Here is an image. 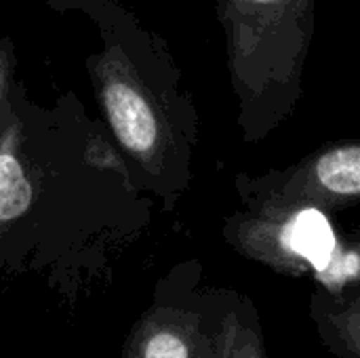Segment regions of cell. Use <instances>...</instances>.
I'll use <instances>...</instances> for the list:
<instances>
[{"instance_id": "obj_1", "label": "cell", "mask_w": 360, "mask_h": 358, "mask_svg": "<svg viewBox=\"0 0 360 358\" xmlns=\"http://www.w3.org/2000/svg\"><path fill=\"white\" fill-rule=\"evenodd\" d=\"M217 17L243 139L264 141L300 106L316 0H219Z\"/></svg>"}, {"instance_id": "obj_2", "label": "cell", "mask_w": 360, "mask_h": 358, "mask_svg": "<svg viewBox=\"0 0 360 358\" xmlns=\"http://www.w3.org/2000/svg\"><path fill=\"white\" fill-rule=\"evenodd\" d=\"M101 108L120 146L171 190H184L190 177L192 124L169 120L120 51L110 49L95 68Z\"/></svg>"}, {"instance_id": "obj_3", "label": "cell", "mask_w": 360, "mask_h": 358, "mask_svg": "<svg viewBox=\"0 0 360 358\" xmlns=\"http://www.w3.org/2000/svg\"><path fill=\"white\" fill-rule=\"evenodd\" d=\"M243 205L226 219L224 236L240 255L276 272L314 279L340 247L331 211L319 205L276 198H249Z\"/></svg>"}, {"instance_id": "obj_4", "label": "cell", "mask_w": 360, "mask_h": 358, "mask_svg": "<svg viewBox=\"0 0 360 358\" xmlns=\"http://www.w3.org/2000/svg\"><path fill=\"white\" fill-rule=\"evenodd\" d=\"M219 295H200L188 276H171L156 289L152 306L131 327L120 358H217L226 308Z\"/></svg>"}, {"instance_id": "obj_5", "label": "cell", "mask_w": 360, "mask_h": 358, "mask_svg": "<svg viewBox=\"0 0 360 358\" xmlns=\"http://www.w3.org/2000/svg\"><path fill=\"white\" fill-rule=\"evenodd\" d=\"M236 192L243 200L276 198L342 211L360 205V137L331 141L297 162L264 175L240 173Z\"/></svg>"}, {"instance_id": "obj_6", "label": "cell", "mask_w": 360, "mask_h": 358, "mask_svg": "<svg viewBox=\"0 0 360 358\" xmlns=\"http://www.w3.org/2000/svg\"><path fill=\"white\" fill-rule=\"evenodd\" d=\"M312 312L329 346L350 358H360V289L342 293L319 291Z\"/></svg>"}, {"instance_id": "obj_7", "label": "cell", "mask_w": 360, "mask_h": 358, "mask_svg": "<svg viewBox=\"0 0 360 358\" xmlns=\"http://www.w3.org/2000/svg\"><path fill=\"white\" fill-rule=\"evenodd\" d=\"M19 143V124L11 122L0 137V230L17 222L34 198Z\"/></svg>"}, {"instance_id": "obj_8", "label": "cell", "mask_w": 360, "mask_h": 358, "mask_svg": "<svg viewBox=\"0 0 360 358\" xmlns=\"http://www.w3.org/2000/svg\"><path fill=\"white\" fill-rule=\"evenodd\" d=\"M253 321L249 302L240 300L226 308L217 335V358H266Z\"/></svg>"}, {"instance_id": "obj_9", "label": "cell", "mask_w": 360, "mask_h": 358, "mask_svg": "<svg viewBox=\"0 0 360 358\" xmlns=\"http://www.w3.org/2000/svg\"><path fill=\"white\" fill-rule=\"evenodd\" d=\"M11 70H13V53L8 42L0 44V108L4 103L6 97V89H8V80H11Z\"/></svg>"}, {"instance_id": "obj_10", "label": "cell", "mask_w": 360, "mask_h": 358, "mask_svg": "<svg viewBox=\"0 0 360 358\" xmlns=\"http://www.w3.org/2000/svg\"><path fill=\"white\" fill-rule=\"evenodd\" d=\"M352 236H354V241H356V245H359V249H360V234H352Z\"/></svg>"}]
</instances>
